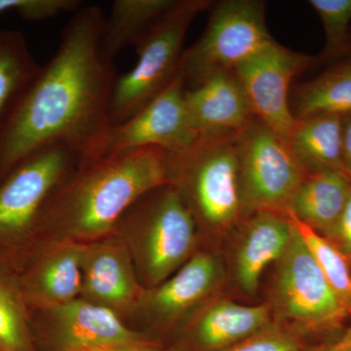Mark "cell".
<instances>
[{"instance_id":"obj_19","label":"cell","mask_w":351,"mask_h":351,"mask_svg":"<svg viewBox=\"0 0 351 351\" xmlns=\"http://www.w3.org/2000/svg\"><path fill=\"white\" fill-rule=\"evenodd\" d=\"M350 186L351 177L345 171L307 172L288 210L329 239L345 208Z\"/></svg>"},{"instance_id":"obj_4","label":"cell","mask_w":351,"mask_h":351,"mask_svg":"<svg viewBox=\"0 0 351 351\" xmlns=\"http://www.w3.org/2000/svg\"><path fill=\"white\" fill-rule=\"evenodd\" d=\"M237 136L199 138L184 151L167 152L168 184L181 195L197 232L226 228L246 212Z\"/></svg>"},{"instance_id":"obj_33","label":"cell","mask_w":351,"mask_h":351,"mask_svg":"<svg viewBox=\"0 0 351 351\" xmlns=\"http://www.w3.org/2000/svg\"><path fill=\"white\" fill-rule=\"evenodd\" d=\"M343 351H351V346H350V348H346V350Z\"/></svg>"},{"instance_id":"obj_8","label":"cell","mask_w":351,"mask_h":351,"mask_svg":"<svg viewBox=\"0 0 351 351\" xmlns=\"http://www.w3.org/2000/svg\"><path fill=\"white\" fill-rule=\"evenodd\" d=\"M237 147L246 211L283 214L307 174L287 138L255 117Z\"/></svg>"},{"instance_id":"obj_9","label":"cell","mask_w":351,"mask_h":351,"mask_svg":"<svg viewBox=\"0 0 351 351\" xmlns=\"http://www.w3.org/2000/svg\"><path fill=\"white\" fill-rule=\"evenodd\" d=\"M221 267L209 252L197 250L162 283L145 289L125 324L158 343V336H177L218 286ZM160 345V343H159Z\"/></svg>"},{"instance_id":"obj_12","label":"cell","mask_w":351,"mask_h":351,"mask_svg":"<svg viewBox=\"0 0 351 351\" xmlns=\"http://www.w3.org/2000/svg\"><path fill=\"white\" fill-rule=\"evenodd\" d=\"M186 90L179 73L130 119L110 127L101 156L147 147L175 154L197 142L186 108Z\"/></svg>"},{"instance_id":"obj_24","label":"cell","mask_w":351,"mask_h":351,"mask_svg":"<svg viewBox=\"0 0 351 351\" xmlns=\"http://www.w3.org/2000/svg\"><path fill=\"white\" fill-rule=\"evenodd\" d=\"M284 214L315 258L330 287L351 315V272L346 256L329 239L295 218L289 210Z\"/></svg>"},{"instance_id":"obj_2","label":"cell","mask_w":351,"mask_h":351,"mask_svg":"<svg viewBox=\"0 0 351 351\" xmlns=\"http://www.w3.org/2000/svg\"><path fill=\"white\" fill-rule=\"evenodd\" d=\"M168 184L167 152L147 147L80 161L41 209L38 239L78 244L112 234L141 196Z\"/></svg>"},{"instance_id":"obj_13","label":"cell","mask_w":351,"mask_h":351,"mask_svg":"<svg viewBox=\"0 0 351 351\" xmlns=\"http://www.w3.org/2000/svg\"><path fill=\"white\" fill-rule=\"evenodd\" d=\"M311 61L313 58L274 40L233 71L254 115L286 138L297 120L289 103L290 85Z\"/></svg>"},{"instance_id":"obj_30","label":"cell","mask_w":351,"mask_h":351,"mask_svg":"<svg viewBox=\"0 0 351 351\" xmlns=\"http://www.w3.org/2000/svg\"><path fill=\"white\" fill-rule=\"evenodd\" d=\"M341 149L343 170L351 177V113L341 117Z\"/></svg>"},{"instance_id":"obj_23","label":"cell","mask_w":351,"mask_h":351,"mask_svg":"<svg viewBox=\"0 0 351 351\" xmlns=\"http://www.w3.org/2000/svg\"><path fill=\"white\" fill-rule=\"evenodd\" d=\"M291 110L295 119L351 113V61L299 85Z\"/></svg>"},{"instance_id":"obj_34","label":"cell","mask_w":351,"mask_h":351,"mask_svg":"<svg viewBox=\"0 0 351 351\" xmlns=\"http://www.w3.org/2000/svg\"><path fill=\"white\" fill-rule=\"evenodd\" d=\"M350 258H351V257H350Z\"/></svg>"},{"instance_id":"obj_22","label":"cell","mask_w":351,"mask_h":351,"mask_svg":"<svg viewBox=\"0 0 351 351\" xmlns=\"http://www.w3.org/2000/svg\"><path fill=\"white\" fill-rule=\"evenodd\" d=\"M39 69L24 34L0 29V130Z\"/></svg>"},{"instance_id":"obj_7","label":"cell","mask_w":351,"mask_h":351,"mask_svg":"<svg viewBox=\"0 0 351 351\" xmlns=\"http://www.w3.org/2000/svg\"><path fill=\"white\" fill-rule=\"evenodd\" d=\"M274 39L261 0H225L214 7L206 29L184 51L179 73L193 88L210 76L234 71Z\"/></svg>"},{"instance_id":"obj_15","label":"cell","mask_w":351,"mask_h":351,"mask_svg":"<svg viewBox=\"0 0 351 351\" xmlns=\"http://www.w3.org/2000/svg\"><path fill=\"white\" fill-rule=\"evenodd\" d=\"M82 244L38 239L20 271L18 284L29 311L60 306L80 298Z\"/></svg>"},{"instance_id":"obj_11","label":"cell","mask_w":351,"mask_h":351,"mask_svg":"<svg viewBox=\"0 0 351 351\" xmlns=\"http://www.w3.org/2000/svg\"><path fill=\"white\" fill-rule=\"evenodd\" d=\"M278 263L276 299L287 317L309 330L330 329L343 322L348 311L295 228Z\"/></svg>"},{"instance_id":"obj_1","label":"cell","mask_w":351,"mask_h":351,"mask_svg":"<svg viewBox=\"0 0 351 351\" xmlns=\"http://www.w3.org/2000/svg\"><path fill=\"white\" fill-rule=\"evenodd\" d=\"M105 21L98 6L73 14L54 56L40 66L0 130V182L51 145H66L80 161L101 156L112 126L117 78L112 61L101 52Z\"/></svg>"},{"instance_id":"obj_6","label":"cell","mask_w":351,"mask_h":351,"mask_svg":"<svg viewBox=\"0 0 351 351\" xmlns=\"http://www.w3.org/2000/svg\"><path fill=\"white\" fill-rule=\"evenodd\" d=\"M211 2L180 0L137 43V62L117 76L110 101L112 125L130 119L179 75L184 43L189 27Z\"/></svg>"},{"instance_id":"obj_28","label":"cell","mask_w":351,"mask_h":351,"mask_svg":"<svg viewBox=\"0 0 351 351\" xmlns=\"http://www.w3.org/2000/svg\"><path fill=\"white\" fill-rule=\"evenodd\" d=\"M329 239L346 257H351V186L345 208Z\"/></svg>"},{"instance_id":"obj_3","label":"cell","mask_w":351,"mask_h":351,"mask_svg":"<svg viewBox=\"0 0 351 351\" xmlns=\"http://www.w3.org/2000/svg\"><path fill=\"white\" fill-rule=\"evenodd\" d=\"M113 233L125 245L145 289L169 278L198 250L195 219L169 184L136 200L119 219Z\"/></svg>"},{"instance_id":"obj_16","label":"cell","mask_w":351,"mask_h":351,"mask_svg":"<svg viewBox=\"0 0 351 351\" xmlns=\"http://www.w3.org/2000/svg\"><path fill=\"white\" fill-rule=\"evenodd\" d=\"M186 104L199 138L234 137L256 117L233 71L217 73L186 88Z\"/></svg>"},{"instance_id":"obj_18","label":"cell","mask_w":351,"mask_h":351,"mask_svg":"<svg viewBox=\"0 0 351 351\" xmlns=\"http://www.w3.org/2000/svg\"><path fill=\"white\" fill-rule=\"evenodd\" d=\"M294 233V226L285 214L257 212L247 223L237 251V278L249 295L257 292L263 270L278 262Z\"/></svg>"},{"instance_id":"obj_27","label":"cell","mask_w":351,"mask_h":351,"mask_svg":"<svg viewBox=\"0 0 351 351\" xmlns=\"http://www.w3.org/2000/svg\"><path fill=\"white\" fill-rule=\"evenodd\" d=\"M302 348V339L295 332L267 327L223 351H301Z\"/></svg>"},{"instance_id":"obj_14","label":"cell","mask_w":351,"mask_h":351,"mask_svg":"<svg viewBox=\"0 0 351 351\" xmlns=\"http://www.w3.org/2000/svg\"><path fill=\"white\" fill-rule=\"evenodd\" d=\"M80 271V298L112 311L125 323L145 288L123 242L112 233L82 244Z\"/></svg>"},{"instance_id":"obj_21","label":"cell","mask_w":351,"mask_h":351,"mask_svg":"<svg viewBox=\"0 0 351 351\" xmlns=\"http://www.w3.org/2000/svg\"><path fill=\"white\" fill-rule=\"evenodd\" d=\"M176 0H117L104 25L101 52L110 61L154 27L176 4Z\"/></svg>"},{"instance_id":"obj_10","label":"cell","mask_w":351,"mask_h":351,"mask_svg":"<svg viewBox=\"0 0 351 351\" xmlns=\"http://www.w3.org/2000/svg\"><path fill=\"white\" fill-rule=\"evenodd\" d=\"M29 311L36 351H82L152 341L130 329L112 311L82 298Z\"/></svg>"},{"instance_id":"obj_26","label":"cell","mask_w":351,"mask_h":351,"mask_svg":"<svg viewBox=\"0 0 351 351\" xmlns=\"http://www.w3.org/2000/svg\"><path fill=\"white\" fill-rule=\"evenodd\" d=\"M309 5L319 16L324 27V54L332 56L343 52L351 23V0H311Z\"/></svg>"},{"instance_id":"obj_20","label":"cell","mask_w":351,"mask_h":351,"mask_svg":"<svg viewBox=\"0 0 351 351\" xmlns=\"http://www.w3.org/2000/svg\"><path fill=\"white\" fill-rule=\"evenodd\" d=\"M287 140L307 172L345 171L341 115L319 114L297 119Z\"/></svg>"},{"instance_id":"obj_29","label":"cell","mask_w":351,"mask_h":351,"mask_svg":"<svg viewBox=\"0 0 351 351\" xmlns=\"http://www.w3.org/2000/svg\"><path fill=\"white\" fill-rule=\"evenodd\" d=\"M43 11L40 0H0V14L16 12L23 20L36 22Z\"/></svg>"},{"instance_id":"obj_17","label":"cell","mask_w":351,"mask_h":351,"mask_svg":"<svg viewBox=\"0 0 351 351\" xmlns=\"http://www.w3.org/2000/svg\"><path fill=\"white\" fill-rule=\"evenodd\" d=\"M269 319L267 304L242 306L228 300L204 304L177 335L174 348L167 351L226 348L262 331Z\"/></svg>"},{"instance_id":"obj_31","label":"cell","mask_w":351,"mask_h":351,"mask_svg":"<svg viewBox=\"0 0 351 351\" xmlns=\"http://www.w3.org/2000/svg\"><path fill=\"white\" fill-rule=\"evenodd\" d=\"M82 351H167L163 346L154 341H143L133 345L106 346Z\"/></svg>"},{"instance_id":"obj_32","label":"cell","mask_w":351,"mask_h":351,"mask_svg":"<svg viewBox=\"0 0 351 351\" xmlns=\"http://www.w3.org/2000/svg\"><path fill=\"white\" fill-rule=\"evenodd\" d=\"M351 346V327L345 332L341 338L337 339L334 343L322 346L315 351H343Z\"/></svg>"},{"instance_id":"obj_25","label":"cell","mask_w":351,"mask_h":351,"mask_svg":"<svg viewBox=\"0 0 351 351\" xmlns=\"http://www.w3.org/2000/svg\"><path fill=\"white\" fill-rule=\"evenodd\" d=\"M0 351H36L29 307L14 274L0 270Z\"/></svg>"},{"instance_id":"obj_5","label":"cell","mask_w":351,"mask_h":351,"mask_svg":"<svg viewBox=\"0 0 351 351\" xmlns=\"http://www.w3.org/2000/svg\"><path fill=\"white\" fill-rule=\"evenodd\" d=\"M66 145L27 157L0 182V270L16 274L38 241L41 209L52 191L80 162Z\"/></svg>"}]
</instances>
